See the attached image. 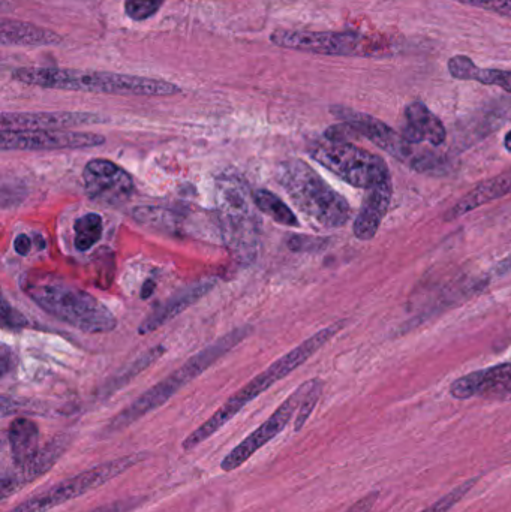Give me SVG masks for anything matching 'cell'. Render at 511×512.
<instances>
[{
    "mask_svg": "<svg viewBox=\"0 0 511 512\" xmlns=\"http://www.w3.org/2000/svg\"><path fill=\"white\" fill-rule=\"evenodd\" d=\"M12 80L26 86L42 89L71 90V92L104 93L123 96H174L182 87L159 78L116 72L83 71V69L51 68V66H24L15 69Z\"/></svg>",
    "mask_w": 511,
    "mask_h": 512,
    "instance_id": "1",
    "label": "cell"
},
{
    "mask_svg": "<svg viewBox=\"0 0 511 512\" xmlns=\"http://www.w3.org/2000/svg\"><path fill=\"white\" fill-rule=\"evenodd\" d=\"M345 324H347V321H339L336 324L330 325V327L324 328V330L318 331L317 334L305 340L302 345L291 349L290 352L278 358L275 363L270 364L264 372L255 376L245 387L240 388L236 394H233L206 423L201 424L197 430H194L183 441V450H195L198 445L212 438L225 424L230 423L242 409H245L252 400L257 399L258 396H261L264 391L269 390L276 382L287 378L290 373H293L303 363H306L312 355L317 354V351H320L327 342H330V339H333L345 327Z\"/></svg>",
    "mask_w": 511,
    "mask_h": 512,
    "instance_id": "2",
    "label": "cell"
},
{
    "mask_svg": "<svg viewBox=\"0 0 511 512\" xmlns=\"http://www.w3.org/2000/svg\"><path fill=\"white\" fill-rule=\"evenodd\" d=\"M24 289L42 310L84 333H110L116 328L117 319L101 300L56 277L27 280Z\"/></svg>",
    "mask_w": 511,
    "mask_h": 512,
    "instance_id": "3",
    "label": "cell"
},
{
    "mask_svg": "<svg viewBox=\"0 0 511 512\" xmlns=\"http://www.w3.org/2000/svg\"><path fill=\"white\" fill-rule=\"evenodd\" d=\"M249 333H251V328L249 327L236 328V330L230 331V333L218 339V342L207 346L206 349L198 352L194 357L189 358L180 369L171 373L167 378L162 379L158 384L153 385L150 390H147L146 393L141 394L135 402H132L128 408L123 409L120 414H117L116 417L108 423L105 432H107L108 435L122 432L126 427L131 426L135 421L143 418L144 415L161 408L177 391L182 390L185 385H188L189 382L194 381L201 373L206 372L209 367H212L216 361L221 360L231 349L236 348L243 339L248 337Z\"/></svg>",
    "mask_w": 511,
    "mask_h": 512,
    "instance_id": "4",
    "label": "cell"
},
{
    "mask_svg": "<svg viewBox=\"0 0 511 512\" xmlns=\"http://www.w3.org/2000/svg\"><path fill=\"white\" fill-rule=\"evenodd\" d=\"M276 177L297 209L321 227L335 230L350 221L348 201L306 162L299 159L284 162L279 165Z\"/></svg>",
    "mask_w": 511,
    "mask_h": 512,
    "instance_id": "5",
    "label": "cell"
},
{
    "mask_svg": "<svg viewBox=\"0 0 511 512\" xmlns=\"http://www.w3.org/2000/svg\"><path fill=\"white\" fill-rule=\"evenodd\" d=\"M309 155L330 173L356 188L369 189L390 179L389 167L380 156L348 141H321L311 147Z\"/></svg>",
    "mask_w": 511,
    "mask_h": 512,
    "instance_id": "6",
    "label": "cell"
},
{
    "mask_svg": "<svg viewBox=\"0 0 511 512\" xmlns=\"http://www.w3.org/2000/svg\"><path fill=\"white\" fill-rule=\"evenodd\" d=\"M144 454H129V456L119 457V459L110 460L102 465L93 466L75 477L57 483L39 495L32 496L26 501L18 504L8 512H47L53 508L60 507L66 502L74 501L92 490L107 484L119 475L125 474L128 469L137 463L143 462Z\"/></svg>",
    "mask_w": 511,
    "mask_h": 512,
    "instance_id": "7",
    "label": "cell"
},
{
    "mask_svg": "<svg viewBox=\"0 0 511 512\" xmlns=\"http://www.w3.org/2000/svg\"><path fill=\"white\" fill-rule=\"evenodd\" d=\"M330 111H332L333 116L338 117L344 123H348L360 137H365L366 140L371 141L375 146L383 149L384 152L390 153L393 158L398 159L399 162H404L413 170H432L440 164L437 156L428 152H420L414 147L417 144H411L401 134L389 128L386 123L369 116V114L359 113V111L342 107V105H333Z\"/></svg>",
    "mask_w": 511,
    "mask_h": 512,
    "instance_id": "8",
    "label": "cell"
},
{
    "mask_svg": "<svg viewBox=\"0 0 511 512\" xmlns=\"http://www.w3.org/2000/svg\"><path fill=\"white\" fill-rule=\"evenodd\" d=\"M270 42L285 50L333 57L377 56L378 47L357 32H312V30L279 29L270 35Z\"/></svg>",
    "mask_w": 511,
    "mask_h": 512,
    "instance_id": "9",
    "label": "cell"
},
{
    "mask_svg": "<svg viewBox=\"0 0 511 512\" xmlns=\"http://www.w3.org/2000/svg\"><path fill=\"white\" fill-rule=\"evenodd\" d=\"M317 379L306 381L305 384L297 387L290 397L284 400L281 406L261 424L258 429H255L251 435L246 436L221 463V469L224 472H233L236 469L242 468L258 450L269 444L273 438L284 432L285 427L288 426L293 420L294 414L299 411L302 406L303 400L308 396L309 391L314 387Z\"/></svg>",
    "mask_w": 511,
    "mask_h": 512,
    "instance_id": "10",
    "label": "cell"
},
{
    "mask_svg": "<svg viewBox=\"0 0 511 512\" xmlns=\"http://www.w3.org/2000/svg\"><path fill=\"white\" fill-rule=\"evenodd\" d=\"M105 138L92 132L77 131H2L3 152H42V150H77L102 146Z\"/></svg>",
    "mask_w": 511,
    "mask_h": 512,
    "instance_id": "11",
    "label": "cell"
},
{
    "mask_svg": "<svg viewBox=\"0 0 511 512\" xmlns=\"http://www.w3.org/2000/svg\"><path fill=\"white\" fill-rule=\"evenodd\" d=\"M84 189L90 200L104 206H120L134 194L132 177L108 159H92L83 171Z\"/></svg>",
    "mask_w": 511,
    "mask_h": 512,
    "instance_id": "12",
    "label": "cell"
},
{
    "mask_svg": "<svg viewBox=\"0 0 511 512\" xmlns=\"http://www.w3.org/2000/svg\"><path fill=\"white\" fill-rule=\"evenodd\" d=\"M221 221L228 240L236 246L237 251L252 254L257 230L254 225V213L249 210L248 201L242 188L227 183L221 192Z\"/></svg>",
    "mask_w": 511,
    "mask_h": 512,
    "instance_id": "13",
    "label": "cell"
},
{
    "mask_svg": "<svg viewBox=\"0 0 511 512\" xmlns=\"http://www.w3.org/2000/svg\"><path fill=\"white\" fill-rule=\"evenodd\" d=\"M450 394L458 400L479 399L489 402H511V363L477 370L456 379Z\"/></svg>",
    "mask_w": 511,
    "mask_h": 512,
    "instance_id": "14",
    "label": "cell"
},
{
    "mask_svg": "<svg viewBox=\"0 0 511 512\" xmlns=\"http://www.w3.org/2000/svg\"><path fill=\"white\" fill-rule=\"evenodd\" d=\"M107 117L83 111H53V113H2V131H63L75 126L107 123Z\"/></svg>",
    "mask_w": 511,
    "mask_h": 512,
    "instance_id": "15",
    "label": "cell"
},
{
    "mask_svg": "<svg viewBox=\"0 0 511 512\" xmlns=\"http://www.w3.org/2000/svg\"><path fill=\"white\" fill-rule=\"evenodd\" d=\"M69 445H71V436H56L44 448L39 450V453L36 454L35 459L29 465L21 469H15L14 472L11 471L9 474L5 472L2 475V501H6L21 487L47 474L56 465L57 460L68 451Z\"/></svg>",
    "mask_w": 511,
    "mask_h": 512,
    "instance_id": "16",
    "label": "cell"
},
{
    "mask_svg": "<svg viewBox=\"0 0 511 512\" xmlns=\"http://www.w3.org/2000/svg\"><path fill=\"white\" fill-rule=\"evenodd\" d=\"M392 180L387 179L372 188L366 189L362 209L354 221V236L362 242L374 239L380 230L381 222L389 212L392 203Z\"/></svg>",
    "mask_w": 511,
    "mask_h": 512,
    "instance_id": "17",
    "label": "cell"
},
{
    "mask_svg": "<svg viewBox=\"0 0 511 512\" xmlns=\"http://www.w3.org/2000/svg\"><path fill=\"white\" fill-rule=\"evenodd\" d=\"M213 286H215L213 280H203V282L197 283V285L189 286V288L177 292L176 295L168 298L161 306L156 307L153 312L149 313V316L138 327V334L144 336V334H150L158 330L162 325L167 324L168 321L189 309L192 304L201 300L204 295L209 294Z\"/></svg>",
    "mask_w": 511,
    "mask_h": 512,
    "instance_id": "18",
    "label": "cell"
},
{
    "mask_svg": "<svg viewBox=\"0 0 511 512\" xmlns=\"http://www.w3.org/2000/svg\"><path fill=\"white\" fill-rule=\"evenodd\" d=\"M405 122L407 125L402 137L411 144L441 146L446 140L447 131L443 122L423 102L414 101L405 108Z\"/></svg>",
    "mask_w": 511,
    "mask_h": 512,
    "instance_id": "19",
    "label": "cell"
},
{
    "mask_svg": "<svg viewBox=\"0 0 511 512\" xmlns=\"http://www.w3.org/2000/svg\"><path fill=\"white\" fill-rule=\"evenodd\" d=\"M62 42L59 33L36 24L9 18H2L0 23V44L3 47H50Z\"/></svg>",
    "mask_w": 511,
    "mask_h": 512,
    "instance_id": "20",
    "label": "cell"
},
{
    "mask_svg": "<svg viewBox=\"0 0 511 512\" xmlns=\"http://www.w3.org/2000/svg\"><path fill=\"white\" fill-rule=\"evenodd\" d=\"M509 194H511V170L480 183L477 188L468 192L462 200H459L449 210V213L446 215V221H455V219L479 209L480 206L500 200V198L506 197Z\"/></svg>",
    "mask_w": 511,
    "mask_h": 512,
    "instance_id": "21",
    "label": "cell"
},
{
    "mask_svg": "<svg viewBox=\"0 0 511 512\" xmlns=\"http://www.w3.org/2000/svg\"><path fill=\"white\" fill-rule=\"evenodd\" d=\"M8 441L15 469L29 465L41 450L38 426L29 418H15L9 424Z\"/></svg>",
    "mask_w": 511,
    "mask_h": 512,
    "instance_id": "22",
    "label": "cell"
},
{
    "mask_svg": "<svg viewBox=\"0 0 511 512\" xmlns=\"http://www.w3.org/2000/svg\"><path fill=\"white\" fill-rule=\"evenodd\" d=\"M447 68L455 80L477 81L485 86L501 87L511 93V71L480 68L473 62V59L464 54L450 57Z\"/></svg>",
    "mask_w": 511,
    "mask_h": 512,
    "instance_id": "23",
    "label": "cell"
},
{
    "mask_svg": "<svg viewBox=\"0 0 511 512\" xmlns=\"http://www.w3.org/2000/svg\"><path fill=\"white\" fill-rule=\"evenodd\" d=\"M252 201H254L257 209H260L264 215L269 216L278 224L290 228L300 227L299 219L294 215L293 210L273 192L267 191V189H258L252 195Z\"/></svg>",
    "mask_w": 511,
    "mask_h": 512,
    "instance_id": "24",
    "label": "cell"
},
{
    "mask_svg": "<svg viewBox=\"0 0 511 512\" xmlns=\"http://www.w3.org/2000/svg\"><path fill=\"white\" fill-rule=\"evenodd\" d=\"M104 222L96 213L80 216L74 224V246L77 251L87 252L101 240Z\"/></svg>",
    "mask_w": 511,
    "mask_h": 512,
    "instance_id": "25",
    "label": "cell"
},
{
    "mask_svg": "<svg viewBox=\"0 0 511 512\" xmlns=\"http://www.w3.org/2000/svg\"><path fill=\"white\" fill-rule=\"evenodd\" d=\"M167 352V349H165L164 345H158L155 346V348L150 349V351H147L146 354L141 355L140 358H137V360L134 361V363L131 364V366L128 367V369L125 370V372L120 373L117 378H114L113 381L110 382V384L107 385V388L110 387V390L107 391L108 396H110L113 391L119 390L120 387H123V385L128 384L129 381H131L132 378H135V376L140 375L141 372H143L144 369H147V367L152 366L155 361H158L159 358L162 357V355Z\"/></svg>",
    "mask_w": 511,
    "mask_h": 512,
    "instance_id": "26",
    "label": "cell"
},
{
    "mask_svg": "<svg viewBox=\"0 0 511 512\" xmlns=\"http://www.w3.org/2000/svg\"><path fill=\"white\" fill-rule=\"evenodd\" d=\"M167 0H125V14L135 23H143L161 11Z\"/></svg>",
    "mask_w": 511,
    "mask_h": 512,
    "instance_id": "27",
    "label": "cell"
},
{
    "mask_svg": "<svg viewBox=\"0 0 511 512\" xmlns=\"http://www.w3.org/2000/svg\"><path fill=\"white\" fill-rule=\"evenodd\" d=\"M477 480H468L465 483H462L461 486L453 489L452 492L447 493L443 498L435 501L431 507L426 508L422 512H449L452 508L456 507L458 502H461L468 493L473 490V487L476 486Z\"/></svg>",
    "mask_w": 511,
    "mask_h": 512,
    "instance_id": "28",
    "label": "cell"
},
{
    "mask_svg": "<svg viewBox=\"0 0 511 512\" xmlns=\"http://www.w3.org/2000/svg\"><path fill=\"white\" fill-rule=\"evenodd\" d=\"M321 393H323V382L320 379L315 381L314 387L309 391L308 396L303 400L302 406H300L299 414H297L296 424H294V430L300 432L302 427L305 426L308 418L311 417L314 412L315 406H317L318 400H320Z\"/></svg>",
    "mask_w": 511,
    "mask_h": 512,
    "instance_id": "29",
    "label": "cell"
},
{
    "mask_svg": "<svg viewBox=\"0 0 511 512\" xmlns=\"http://www.w3.org/2000/svg\"><path fill=\"white\" fill-rule=\"evenodd\" d=\"M453 2L511 18V0H453Z\"/></svg>",
    "mask_w": 511,
    "mask_h": 512,
    "instance_id": "30",
    "label": "cell"
},
{
    "mask_svg": "<svg viewBox=\"0 0 511 512\" xmlns=\"http://www.w3.org/2000/svg\"><path fill=\"white\" fill-rule=\"evenodd\" d=\"M2 325L6 328H24L27 325L23 313L12 307L6 298L2 301Z\"/></svg>",
    "mask_w": 511,
    "mask_h": 512,
    "instance_id": "31",
    "label": "cell"
},
{
    "mask_svg": "<svg viewBox=\"0 0 511 512\" xmlns=\"http://www.w3.org/2000/svg\"><path fill=\"white\" fill-rule=\"evenodd\" d=\"M143 504V498L128 499V501H117L114 504L102 505L89 512H129Z\"/></svg>",
    "mask_w": 511,
    "mask_h": 512,
    "instance_id": "32",
    "label": "cell"
},
{
    "mask_svg": "<svg viewBox=\"0 0 511 512\" xmlns=\"http://www.w3.org/2000/svg\"><path fill=\"white\" fill-rule=\"evenodd\" d=\"M321 240L311 239V237H300L296 236L288 242L291 251L294 252H306L311 249H317L320 246Z\"/></svg>",
    "mask_w": 511,
    "mask_h": 512,
    "instance_id": "33",
    "label": "cell"
},
{
    "mask_svg": "<svg viewBox=\"0 0 511 512\" xmlns=\"http://www.w3.org/2000/svg\"><path fill=\"white\" fill-rule=\"evenodd\" d=\"M378 496H380L378 492L369 493V495L363 496L360 501H357L356 504L351 505L345 512H371L375 502L378 501Z\"/></svg>",
    "mask_w": 511,
    "mask_h": 512,
    "instance_id": "34",
    "label": "cell"
},
{
    "mask_svg": "<svg viewBox=\"0 0 511 512\" xmlns=\"http://www.w3.org/2000/svg\"><path fill=\"white\" fill-rule=\"evenodd\" d=\"M30 249H32V240L29 239V236H26V234H20V236L15 237V254L20 256L29 255Z\"/></svg>",
    "mask_w": 511,
    "mask_h": 512,
    "instance_id": "35",
    "label": "cell"
},
{
    "mask_svg": "<svg viewBox=\"0 0 511 512\" xmlns=\"http://www.w3.org/2000/svg\"><path fill=\"white\" fill-rule=\"evenodd\" d=\"M156 283L153 282V280H147L146 283H144L143 289H141V298H149L150 295L153 294V291H155Z\"/></svg>",
    "mask_w": 511,
    "mask_h": 512,
    "instance_id": "36",
    "label": "cell"
},
{
    "mask_svg": "<svg viewBox=\"0 0 511 512\" xmlns=\"http://www.w3.org/2000/svg\"><path fill=\"white\" fill-rule=\"evenodd\" d=\"M504 146H506V149L511 153V129L509 134L506 135V138H504Z\"/></svg>",
    "mask_w": 511,
    "mask_h": 512,
    "instance_id": "37",
    "label": "cell"
}]
</instances>
